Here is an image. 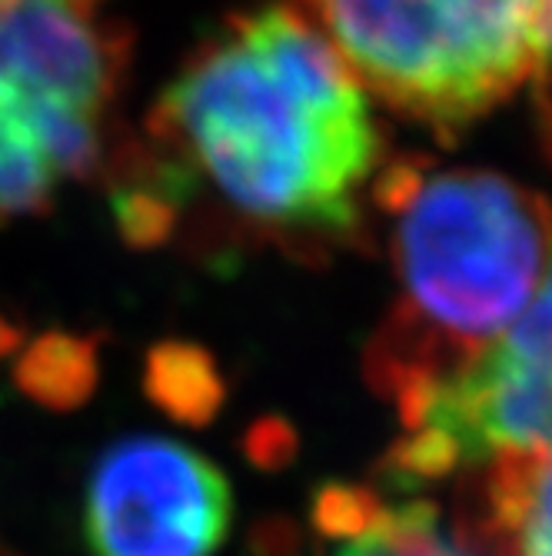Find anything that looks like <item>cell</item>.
<instances>
[{"mask_svg": "<svg viewBox=\"0 0 552 556\" xmlns=\"http://www.w3.org/2000/svg\"><path fill=\"white\" fill-rule=\"evenodd\" d=\"M17 343H21V330L4 314H0V357H4L8 350H14Z\"/></svg>", "mask_w": 552, "mask_h": 556, "instance_id": "8fae6325", "label": "cell"}, {"mask_svg": "<svg viewBox=\"0 0 552 556\" xmlns=\"http://www.w3.org/2000/svg\"><path fill=\"white\" fill-rule=\"evenodd\" d=\"M532 84H539V90L545 97V108L552 111V43H549V58H545V64H542V71H539V77Z\"/></svg>", "mask_w": 552, "mask_h": 556, "instance_id": "7c38bea8", "label": "cell"}, {"mask_svg": "<svg viewBox=\"0 0 552 556\" xmlns=\"http://www.w3.org/2000/svg\"><path fill=\"white\" fill-rule=\"evenodd\" d=\"M453 520L483 556H552V446L466 470Z\"/></svg>", "mask_w": 552, "mask_h": 556, "instance_id": "52a82bcc", "label": "cell"}, {"mask_svg": "<svg viewBox=\"0 0 552 556\" xmlns=\"http://www.w3.org/2000/svg\"><path fill=\"white\" fill-rule=\"evenodd\" d=\"M233 523V490L200 450L154 433L111 443L84 483L93 556H214Z\"/></svg>", "mask_w": 552, "mask_h": 556, "instance_id": "5b68a950", "label": "cell"}, {"mask_svg": "<svg viewBox=\"0 0 552 556\" xmlns=\"http://www.w3.org/2000/svg\"><path fill=\"white\" fill-rule=\"evenodd\" d=\"M320 556H483L457 520L426 500L330 486L313 507Z\"/></svg>", "mask_w": 552, "mask_h": 556, "instance_id": "ba28073f", "label": "cell"}, {"mask_svg": "<svg viewBox=\"0 0 552 556\" xmlns=\"http://www.w3.org/2000/svg\"><path fill=\"white\" fill-rule=\"evenodd\" d=\"M386 164L373 97L304 8L273 0L190 50L107 184L154 200L167 240L326 261L367 233Z\"/></svg>", "mask_w": 552, "mask_h": 556, "instance_id": "6da1fadb", "label": "cell"}, {"mask_svg": "<svg viewBox=\"0 0 552 556\" xmlns=\"http://www.w3.org/2000/svg\"><path fill=\"white\" fill-rule=\"evenodd\" d=\"M396 483L466 473L499 453L552 446V270L486 353L399 414Z\"/></svg>", "mask_w": 552, "mask_h": 556, "instance_id": "277c9868", "label": "cell"}, {"mask_svg": "<svg viewBox=\"0 0 552 556\" xmlns=\"http://www.w3.org/2000/svg\"><path fill=\"white\" fill-rule=\"evenodd\" d=\"M150 390L161 403L177 410H190L193 403L207 407L210 403V377L207 364L193 350L183 346H161L150 353Z\"/></svg>", "mask_w": 552, "mask_h": 556, "instance_id": "30bf717a", "label": "cell"}, {"mask_svg": "<svg viewBox=\"0 0 552 556\" xmlns=\"http://www.w3.org/2000/svg\"><path fill=\"white\" fill-rule=\"evenodd\" d=\"M133 30L90 0H11L0 8V104H54L114 124Z\"/></svg>", "mask_w": 552, "mask_h": 556, "instance_id": "8992f818", "label": "cell"}, {"mask_svg": "<svg viewBox=\"0 0 552 556\" xmlns=\"http://www.w3.org/2000/svg\"><path fill=\"white\" fill-rule=\"evenodd\" d=\"M24 134L21 130H14L4 117H0V164H4V157L11 154V150H14V143L21 140Z\"/></svg>", "mask_w": 552, "mask_h": 556, "instance_id": "4fadbf2b", "label": "cell"}, {"mask_svg": "<svg viewBox=\"0 0 552 556\" xmlns=\"http://www.w3.org/2000/svg\"><path fill=\"white\" fill-rule=\"evenodd\" d=\"M11 4V0H0V8H8Z\"/></svg>", "mask_w": 552, "mask_h": 556, "instance_id": "5bb4252c", "label": "cell"}, {"mask_svg": "<svg viewBox=\"0 0 552 556\" xmlns=\"http://www.w3.org/2000/svg\"><path fill=\"white\" fill-rule=\"evenodd\" d=\"M373 214L386 220L396 293L367 380L399 417L536 300L552 270V200L496 170L389 161Z\"/></svg>", "mask_w": 552, "mask_h": 556, "instance_id": "7a4b0ae2", "label": "cell"}, {"mask_svg": "<svg viewBox=\"0 0 552 556\" xmlns=\"http://www.w3.org/2000/svg\"><path fill=\"white\" fill-rule=\"evenodd\" d=\"M93 367V346L87 340L67 333H47L27 350L17 380L27 393L47 403H74L90 390L97 374Z\"/></svg>", "mask_w": 552, "mask_h": 556, "instance_id": "9c48e42d", "label": "cell"}, {"mask_svg": "<svg viewBox=\"0 0 552 556\" xmlns=\"http://www.w3.org/2000/svg\"><path fill=\"white\" fill-rule=\"evenodd\" d=\"M373 104L453 137L532 84L552 0H296Z\"/></svg>", "mask_w": 552, "mask_h": 556, "instance_id": "3957f363", "label": "cell"}]
</instances>
